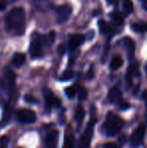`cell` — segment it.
<instances>
[{
	"instance_id": "31",
	"label": "cell",
	"mask_w": 147,
	"mask_h": 148,
	"mask_svg": "<svg viewBox=\"0 0 147 148\" xmlns=\"http://www.w3.org/2000/svg\"><path fill=\"white\" fill-rule=\"evenodd\" d=\"M57 53H59L61 56L64 55V53H65V47H64L63 45H59V49H57Z\"/></svg>"
},
{
	"instance_id": "3",
	"label": "cell",
	"mask_w": 147,
	"mask_h": 148,
	"mask_svg": "<svg viewBox=\"0 0 147 148\" xmlns=\"http://www.w3.org/2000/svg\"><path fill=\"white\" fill-rule=\"evenodd\" d=\"M124 125V121L122 118H120L118 115L114 113H109L106 117L104 124L105 132L108 136H115L116 134L120 132Z\"/></svg>"
},
{
	"instance_id": "22",
	"label": "cell",
	"mask_w": 147,
	"mask_h": 148,
	"mask_svg": "<svg viewBox=\"0 0 147 148\" xmlns=\"http://www.w3.org/2000/svg\"><path fill=\"white\" fill-rule=\"evenodd\" d=\"M75 147V138L72 134H66L65 142L63 148H74Z\"/></svg>"
},
{
	"instance_id": "12",
	"label": "cell",
	"mask_w": 147,
	"mask_h": 148,
	"mask_svg": "<svg viewBox=\"0 0 147 148\" xmlns=\"http://www.w3.org/2000/svg\"><path fill=\"white\" fill-rule=\"evenodd\" d=\"M59 133L57 130H51L47 133L46 137L44 139V146L45 148H57L59 143Z\"/></svg>"
},
{
	"instance_id": "8",
	"label": "cell",
	"mask_w": 147,
	"mask_h": 148,
	"mask_svg": "<svg viewBox=\"0 0 147 148\" xmlns=\"http://www.w3.org/2000/svg\"><path fill=\"white\" fill-rule=\"evenodd\" d=\"M17 119L22 124H31L36 121V114L29 109H21L17 112Z\"/></svg>"
},
{
	"instance_id": "16",
	"label": "cell",
	"mask_w": 147,
	"mask_h": 148,
	"mask_svg": "<svg viewBox=\"0 0 147 148\" xmlns=\"http://www.w3.org/2000/svg\"><path fill=\"white\" fill-rule=\"evenodd\" d=\"M122 42H123V45H125L126 49H127V53H128L129 60L133 59L134 51H135V43H134V41L132 40L130 37H125Z\"/></svg>"
},
{
	"instance_id": "23",
	"label": "cell",
	"mask_w": 147,
	"mask_h": 148,
	"mask_svg": "<svg viewBox=\"0 0 147 148\" xmlns=\"http://www.w3.org/2000/svg\"><path fill=\"white\" fill-rule=\"evenodd\" d=\"M77 94H78V97H79V100H80V101L86 100L87 96H88V92H87L86 88H84V87H82V86H80L78 89H77Z\"/></svg>"
},
{
	"instance_id": "19",
	"label": "cell",
	"mask_w": 147,
	"mask_h": 148,
	"mask_svg": "<svg viewBox=\"0 0 147 148\" xmlns=\"http://www.w3.org/2000/svg\"><path fill=\"white\" fill-rule=\"evenodd\" d=\"M74 118L79 125L82 124L83 120H84V118H85V110L82 106H78L76 112H75V117Z\"/></svg>"
},
{
	"instance_id": "29",
	"label": "cell",
	"mask_w": 147,
	"mask_h": 148,
	"mask_svg": "<svg viewBox=\"0 0 147 148\" xmlns=\"http://www.w3.org/2000/svg\"><path fill=\"white\" fill-rule=\"evenodd\" d=\"M9 2H10V0H0V11L5 9L6 6L8 5Z\"/></svg>"
},
{
	"instance_id": "9",
	"label": "cell",
	"mask_w": 147,
	"mask_h": 148,
	"mask_svg": "<svg viewBox=\"0 0 147 148\" xmlns=\"http://www.w3.org/2000/svg\"><path fill=\"white\" fill-rule=\"evenodd\" d=\"M73 11V8L68 4H64L57 8V23H65L69 20Z\"/></svg>"
},
{
	"instance_id": "11",
	"label": "cell",
	"mask_w": 147,
	"mask_h": 148,
	"mask_svg": "<svg viewBox=\"0 0 147 148\" xmlns=\"http://www.w3.org/2000/svg\"><path fill=\"white\" fill-rule=\"evenodd\" d=\"M98 25H99V29H100L101 34L105 35V36H107L108 38L112 37L114 34H116V32H117V31H116L117 29H116L112 24L108 23V22H106L103 19L99 20Z\"/></svg>"
},
{
	"instance_id": "24",
	"label": "cell",
	"mask_w": 147,
	"mask_h": 148,
	"mask_svg": "<svg viewBox=\"0 0 147 148\" xmlns=\"http://www.w3.org/2000/svg\"><path fill=\"white\" fill-rule=\"evenodd\" d=\"M75 74L72 70H67L63 73L61 77V81H69V80H72L74 78Z\"/></svg>"
},
{
	"instance_id": "2",
	"label": "cell",
	"mask_w": 147,
	"mask_h": 148,
	"mask_svg": "<svg viewBox=\"0 0 147 148\" xmlns=\"http://www.w3.org/2000/svg\"><path fill=\"white\" fill-rule=\"evenodd\" d=\"M55 38V32L51 31L49 34H40L38 32H34L31 35L29 47V53L31 59H40L43 57L44 47H51Z\"/></svg>"
},
{
	"instance_id": "20",
	"label": "cell",
	"mask_w": 147,
	"mask_h": 148,
	"mask_svg": "<svg viewBox=\"0 0 147 148\" xmlns=\"http://www.w3.org/2000/svg\"><path fill=\"white\" fill-rule=\"evenodd\" d=\"M122 64H123V60H122V58L119 57V56H115L110 62V69L112 71H116L119 68H121Z\"/></svg>"
},
{
	"instance_id": "21",
	"label": "cell",
	"mask_w": 147,
	"mask_h": 148,
	"mask_svg": "<svg viewBox=\"0 0 147 148\" xmlns=\"http://www.w3.org/2000/svg\"><path fill=\"white\" fill-rule=\"evenodd\" d=\"M131 28L132 30L137 33H144L146 31V23L144 21H138L132 24Z\"/></svg>"
},
{
	"instance_id": "34",
	"label": "cell",
	"mask_w": 147,
	"mask_h": 148,
	"mask_svg": "<svg viewBox=\"0 0 147 148\" xmlns=\"http://www.w3.org/2000/svg\"><path fill=\"white\" fill-rule=\"evenodd\" d=\"M36 1L37 2V1H40V2H42V1H45V0H36Z\"/></svg>"
},
{
	"instance_id": "18",
	"label": "cell",
	"mask_w": 147,
	"mask_h": 148,
	"mask_svg": "<svg viewBox=\"0 0 147 148\" xmlns=\"http://www.w3.org/2000/svg\"><path fill=\"white\" fill-rule=\"evenodd\" d=\"M122 8L125 15H129L133 12V2L131 0H122Z\"/></svg>"
},
{
	"instance_id": "28",
	"label": "cell",
	"mask_w": 147,
	"mask_h": 148,
	"mask_svg": "<svg viewBox=\"0 0 147 148\" xmlns=\"http://www.w3.org/2000/svg\"><path fill=\"white\" fill-rule=\"evenodd\" d=\"M86 78H87V80H92V79L94 78V68H93V66H91V68L89 69Z\"/></svg>"
},
{
	"instance_id": "5",
	"label": "cell",
	"mask_w": 147,
	"mask_h": 148,
	"mask_svg": "<svg viewBox=\"0 0 147 148\" xmlns=\"http://www.w3.org/2000/svg\"><path fill=\"white\" fill-rule=\"evenodd\" d=\"M108 100L112 104H117L120 109H127L130 107V105L126 101H124L122 97V93L117 87H113L108 94Z\"/></svg>"
},
{
	"instance_id": "1",
	"label": "cell",
	"mask_w": 147,
	"mask_h": 148,
	"mask_svg": "<svg viewBox=\"0 0 147 148\" xmlns=\"http://www.w3.org/2000/svg\"><path fill=\"white\" fill-rule=\"evenodd\" d=\"M5 28L12 35H22L25 30V11L23 8L11 9L5 16Z\"/></svg>"
},
{
	"instance_id": "25",
	"label": "cell",
	"mask_w": 147,
	"mask_h": 148,
	"mask_svg": "<svg viewBox=\"0 0 147 148\" xmlns=\"http://www.w3.org/2000/svg\"><path fill=\"white\" fill-rule=\"evenodd\" d=\"M65 93H66V95H67L68 98H70V99H73V98H75V96L77 95L76 87H75V86L69 87V88H67L65 90Z\"/></svg>"
},
{
	"instance_id": "7",
	"label": "cell",
	"mask_w": 147,
	"mask_h": 148,
	"mask_svg": "<svg viewBox=\"0 0 147 148\" xmlns=\"http://www.w3.org/2000/svg\"><path fill=\"white\" fill-rule=\"evenodd\" d=\"M145 136V125L141 124L135 129L130 137V144L133 147H137L142 144Z\"/></svg>"
},
{
	"instance_id": "4",
	"label": "cell",
	"mask_w": 147,
	"mask_h": 148,
	"mask_svg": "<svg viewBox=\"0 0 147 148\" xmlns=\"http://www.w3.org/2000/svg\"><path fill=\"white\" fill-rule=\"evenodd\" d=\"M96 122H97L96 119H93V120H91L88 123L84 133H83L80 138V142H79V147L80 148H90V144H91V141H92L93 132H94V127Z\"/></svg>"
},
{
	"instance_id": "30",
	"label": "cell",
	"mask_w": 147,
	"mask_h": 148,
	"mask_svg": "<svg viewBox=\"0 0 147 148\" xmlns=\"http://www.w3.org/2000/svg\"><path fill=\"white\" fill-rule=\"evenodd\" d=\"M105 148H118L115 142H108L105 144Z\"/></svg>"
},
{
	"instance_id": "13",
	"label": "cell",
	"mask_w": 147,
	"mask_h": 148,
	"mask_svg": "<svg viewBox=\"0 0 147 148\" xmlns=\"http://www.w3.org/2000/svg\"><path fill=\"white\" fill-rule=\"evenodd\" d=\"M135 77H140V72L138 70V64L136 62H131L128 68L127 75H126V82H127V89L132 87V78Z\"/></svg>"
},
{
	"instance_id": "32",
	"label": "cell",
	"mask_w": 147,
	"mask_h": 148,
	"mask_svg": "<svg viewBox=\"0 0 147 148\" xmlns=\"http://www.w3.org/2000/svg\"><path fill=\"white\" fill-rule=\"evenodd\" d=\"M140 2H141V6L142 8H143L144 10H147V0H140Z\"/></svg>"
},
{
	"instance_id": "27",
	"label": "cell",
	"mask_w": 147,
	"mask_h": 148,
	"mask_svg": "<svg viewBox=\"0 0 147 148\" xmlns=\"http://www.w3.org/2000/svg\"><path fill=\"white\" fill-rule=\"evenodd\" d=\"M8 143H9V140L7 136H0V148H7Z\"/></svg>"
},
{
	"instance_id": "10",
	"label": "cell",
	"mask_w": 147,
	"mask_h": 148,
	"mask_svg": "<svg viewBox=\"0 0 147 148\" xmlns=\"http://www.w3.org/2000/svg\"><path fill=\"white\" fill-rule=\"evenodd\" d=\"M85 40H86V36L84 34H71L69 36V40H68L67 45L68 51H76L81 45H83L85 42Z\"/></svg>"
},
{
	"instance_id": "26",
	"label": "cell",
	"mask_w": 147,
	"mask_h": 148,
	"mask_svg": "<svg viewBox=\"0 0 147 148\" xmlns=\"http://www.w3.org/2000/svg\"><path fill=\"white\" fill-rule=\"evenodd\" d=\"M24 101L26 102V103L28 104H37L38 103V101L36 100V98H34L32 95H29V94H27V95H25L23 97Z\"/></svg>"
},
{
	"instance_id": "14",
	"label": "cell",
	"mask_w": 147,
	"mask_h": 148,
	"mask_svg": "<svg viewBox=\"0 0 147 148\" xmlns=\"http://www.w3.org/2000/svg\"><path fill=\"white\" fill-rule=\"evenodd\" d=\"M110 17L112 19V22H113L112 25L117 30L124 25V18H123V16H122V14H120L119 12H117V11L112 12L110 14Z\"/></svg>"
},
{
	"instance_id": "17",
	"label": "cell",
	"mask_w": 147,
	"mask_h": 148,
	"mask_svg": "<svg viewBox=\"0 0 147 148\" xmlns=\"http://www.w3.org/2000/svg\"><path fill=\"white\" fill-rule=\"evenodd\" d=\"M25 55L22 53H15L13 55V57H12V64H13V66H15L16 68H19V66H21L22 64H24V62H25Z\"/></svg>"
},
{
	"instance_id": "15",
	"label": "cell",
	"mask_w": 147,
	"mask_h": 148,
	"mask_svg": "<svg viewBox=\"0 0 147 148\" xmlns=\"http://www.w3.org/2000/svg\"><path fill=\"white\" fill-rule=\"evenodd\" d=\"M12 111H13V107L11 105H9V104H5L3 109V115H2V119H1L2 126H5L9 122V120L11 119Z\"/></svg>"
},
{
	"instance_id": "6",
	"label": "cell",
	"mask_w": 147,
	"mask_h": 148,
	"mask_svg": "<svg viewBox=\"0 0 147 148\" xmlns=\"http://www.w3.org/2000/svg\"><path fill=\"white\" fill-rule=\"evenodd\" d=\"M42 93H43V97H44L45 108H46V110L51 111L53 108H59V106L62 105V101L51 90L44 88L42 90Z\"/></svg>"
},
{
	"instance_id": "33",
	"label": "cell",
	"mask_w": 147,
	"mask_h": 148,
	"mask_svg": "<svg viewBox=\"0 0 147 148\" xmlns=\"http://www.w3.org/2000/svg\"><path fill=\"white\" fill-rule=\"evenodd\" d=\"M106 2L108 4H113L114 2H115V0H106Z\"/></svg>"
}]
</instances>
